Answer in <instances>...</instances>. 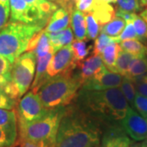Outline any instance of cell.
<instances>
[{
	"instance_id": "7bdbcfd3",
	"label": "cell",
	"mask_w": 147,
	"mask_h": 147,
	"mask_svg": "<svg viewBox=\"0 0 147 147\" xmlns=\"http://www.w3.org/2000/svg\"><path fill=\"white\" fill-rule=\"evenodd\" d=\"M140 4H141V7H146L147 0H140Z\"/></svg>"
},
{
	"instance_id": "5b68a950",
	"label": "cell",
	"mask_w": 147,
	"mask_h": 147,
	"mask_svg": "<svg viewBox=\"0 0 147 147\" xmlns=\"http://www.w3.org/2000/svg\"><path fill=\"white\" fill-rule=\"evenodd\" d=\"M37 25L10 21L0 30V55L13 63L26 51L30 40L42 30Z\"/></svg>"
},
{
	"instance_id": "9a60e30c",
	"label": "cell",
	"mask_w": 147,
	"mask_h": 147,
	"mask_svg": "<svg viewBox=\"0 0 147 147\" xmlns=\"http://www.w3.org/2000/svg\"><path fill=\"white\" fill-rule=\"evenodd\" d=\"M70 15L71 14L64 7L57 8L47 21L45 31L47 33H54L69 26Z\"/></svg>"
},
{
	"instance_id": "7a4b0ae2",
	"label": "cell",
	"mask_w": 147,
	"mask_h": 147,
	"mask_svg": "<svg viewBox=\"0 0 147 147\" xmlns=\"http://www.w3.org/2000/svg\"><path fill=\"white\" fill-rule=\"evenodd\" d=\"M76 99L79 108L104 126L121 122L129 108L127 100L119 88L105 90L81 88Z\"/></svg>"
},
{
	"instance_id": "ba28073f",
	"label": "cell",
	"mask_w": 147,
	"mask_h": 147,
	"mask_svg": "<svg viewBox=\"0 0 147 147\" xmlns=\"http://www.w3.org/2000/svg\"><path fill=\"white\" fill-rule=\"evenodd\" d=\"M47 110L48 109L42 105L38 94L31 91L19 100L16 118L18 121L30 123L40 119L47 113Z\"/></svg>"
},
{
	"instance_id": "44dd1931",
	"label": "cell",
	"mask_w": 147,
	"mask_h": 147,
	"mask_svg": "<svg viewBox=\"0 0 147 147\" xmlns=\"http://www.w3.org/2000/svg\"><path fill=\"white\" fill-rule=\"evenodd\" d=\"M147 73V55L136 57L129 65L128 71L126 76L129 79H134L136 77L143 75Z\"/></svg>"
},
{
	"instance_id": "74e56055",
	"label": "cell",
	"mask_w": 147,
	"mask_h": 147,
	"mask_svg": "<svg viewBox=\"0 0 147 147\" xmlns=\"http://www.w3.org/2000/svg\"><path fill=\"white\" fill-rule=\"evenodd\" d=\"M16 101L6 95L3 92L0 91V109L4 110H13Z\"/></svg>"
},
{
	"instance_id": "83f0119b",
	"label": "cell",
	"mask_w": 147,
	"mask_h": 147,
	"mask_svg": "<svg viewBox=\"0 0 147 147\" xmlns=\"http://www.w3.org/2000/svg\"><path fill=\"white\" fill-rule=\"evenodd\" d=\"M120 86L121 91H122L123 96H125L127 102L130 103L133 106L134 98H135L136 94H137V90H136L135 85L133 84L132 80L129 78H127V77L123 76Z\"/></svg>"
},
{
	"instance_id": "6da1fadb",
	"label": "cell",
	"mask_w": 147,
	"mask_h": 147,
	"mask_svg": "<svg viewBox=\"0 0 147 147\" xmlns=\"http://www.w3.org/2000/svg\"><path fill=\"white\" fill-rule=\"evenodd\" d=\"M103 126L77 105L65 107L54 147H98Z\"/></svg>"
},
{
	"instance_id": "e0dca14e",
	"label": "cell",
	"mask_w": 147,
	"mask_h": 147,
	"mask_svg": "<svg viewBox=\"0 0 147 147\" xmlns=\"http://www.w3.org/2000/svg\"><path fill=\"white\" fill-rule=\"evenodd\" d=\"M53 52H50L45 56L38 57L37 61V67H36V73L34 79L33 80V84L31 86L32 92L37 93V92L40 88V87L44 84L47 79H49L47 77V69L49 62L52 59V57L53 55Z\"/></svg>"
},
{
	"instance_id": "8992f818",
	"label": "cell",
	"mask_w": 147,
	"mask_h": 147,
	"mask_svg": "<svg viewBox=\"0 0 147 147\" xmlns=\"http://www.w3.org/2000/svg\"><path fill=\"white\" fill-rule=\"evenodd\" d=\"M36 56L32 52L22 53L12 64L11 82L16 88L21 97L30 88L34 80Z\"/></svg>"
},
{
	"instance_id": "f1b7e54d",
	"label": "cell",
	"mask_w": 147,
	"mask_h": 147,
	"mask_svg": "<svg viewBox=\"0 0 147 147\" xmlns=\"http://www.w3.org/2000/svg\"><path fill=\"white\" fill-rule=\"evenodd\" d=\"M87 25V37L89 39H96L100 31V26L92 12L85 13Z\"/></svg>"
},
{
	"instance_id": "d6a6232c",
	"label": "cell",
	"mask_w": 147,
	"mask_h": 147,
	"mask_svg": "<svg viewBox=\"0 0 147 147\" xmlns=\"http://www.w3.org/2000/svg\"><path fill=\"white\" fill-rule=\"evenodd\" d=\"M114 42L113 37L107 35L105 33L100 32V34L95 39L94 47H93V54L101 55L104 49L107 47L110 42Z\"/></svg>"
},
{
	"instance_id": "7402d4cb",
	"label": "cell",
	"mask_w": 147,
	"mask_h": 147,
	"mask_svg": "<svg viewBox=\"0 0 147 147\" xmlns=\"http://www.w3.org/2000/svg\"><path fill=\"white\" fill-rule=\"evenodd\" d=\"M126 25L125 21L119 16H115L111 21L100 27V31L111 37H117L123 30Z\"/></svg>"
},
{
	"instance_id": "4dcf8cb0",
	"label": "cell",
	"mask_w": 147,
	"mask_h": 147,
	"mask_svg": "<svg viewBox=\"0 0 147 147\" xmlns=\"http://www.w3.org/2000/svg\"><path fill=\"white\" fill-rule=\"evenodd\" d=\"M132 24L134 26L135 30L138 37V39L143 43H147V24L141 16L135 13L132 19Z\"/></svg>"
},
{
	"instance_id": "b9f144b4",
	"label": "cell",
	"mask_w": 147,
	"mask_h": 147,
	"mask_svg": "<svg viewBox=\"0 0 147 147\" xmlns=\"http://www.w3.org/2000/svg\"><path fill=\"white\" fill-rule=\"evenodd\" d=\"M141 16L144 19V21H146L147 24V8L145 9L144 11H142V12H141Z\"/></svg>"
},
{
	"instance_id": "3957f363",
	"label": "cell",
	"mask_w": 147,
	"mask_h": 147,
	"mask_svg": "<svg viewBox=\"0 0 147 147\" xmlns=\"http://www.w3.org/2000/svg\"><path fill=\"white\" fill-rule=\"evenodd\" d=\"M82 83L73 71L50 78L37 92L42 105L48 110L69 105L78 94Z\"/></svg>"
},
{
	"instance_id": "bcb514c9",
	"label": "cell",
	"mask_w": 147,
	"mask_h": 147,
	"mask_svg": "<svg viewBox=\"0 0 147 147\" xmlns=\"http://www.w3.org/2000/svg\"><path fill=\"white\" fill-rule=\"evenodd\" d=\"M130 147H140V145H138V144H134V145H132V146H130Z\"/></svg>"
},
{
	"instance_id": "7c38bea8",
	"label": "cell",
	"mask_w": 147,
	"mask_h": 147,
	"mask_svg": "<svg viewBox=\"0 0 147 147\" xmlns=\"http://www.w3.org/2000/svg\"><path fill=\"white\" fill-rule=\"evenodd\" d=\"M100 142L101 147H130L131 145L129 137L117 123L105 126Z\"/></svg>"
},
{
	"instance_id": "484cf974",
	"label": "cell",
	"mask_w": 147,
	"mask_h": 147,
	"mask_svg": "<svg viewBox=\"0 0 147 147\" xmlns=\"http://www.w3.org/2000/svg\"><path fill=\"white\" fill-rule=\"evenodd\" d=\"M71 47L73 50L74 59L77 65V67H79L80 63L84 60L88 54H89L90 47H88L87 42L84 40H76L73 41L71 43Z\"/></svg>"
},
{
	"instance_id": "5bb4252c",
	"label": "cell",
	"mask_w": 147,
	"mask_h": 147,
	"mask_svg": "<svg viewBox=\"0 0 147 147\" xmlns=\"http://www.w3.org/2000/svg\"><path fill=\"white\" fill-rule=\"evenodd\" d=\"M26 51L34 53L37 58L43 57L50 52H53L48 33L45 31V30H41L36 33L30 40Z\"/></svg>"
},
{
	"instance_id": "4316f807",
	"label": "cell",
	"mask_w": 147,
	"mask_h": 147,
	"mask_svg": "<svg viewBox=\"0 0 147 147\" xmlns=\"http://www.w3.org/2000/svg\"><path fill=\"white\" fill-rule=\"evenodd\" d=\"M28 4L35 7L41 11V12L43 13L49 19L53 13L57 9V6L53 2L47 1V0H25Z\"/></svg>"
},
{
	"instance_id": "52a82bcc",
	"label": "cell",
	"mask_w": 147,
	"mask_h": 147,
	"mask_svg": "<svg viewBox=\"0 0 147 147\" xmlns=\"http://www.w3.org/2000/svg\"><path fill=\"white\" fill-rule=\"evenodd\" d=\"M10 21L21 22L29 25L45 26L49 18L35 7L28 4L25 0H9Z\"/></svg>"
},
{
	"instance_id": "f907efd6",
	"label": "cell",
	"mask_w": 147,
	"mask_h": 147,
	"mask_svg": "<svg viewBox=\"0 0 147 147\" xmlns=\"http://www.w3.org/2000/svg\"><path fill=\"white\" fill-rule=\"evenodd\" d=\"M0 91H2V90H1V88H0Z\"/></svg>"
},
{
	"instance_id": "ffe728a7",
	"label": "cell",
	"mask_w": 147,
	"mask_h": 147,
	"mask_svg": "<svg viewBox=\"0 0 147 147\" xmlns=\"http://www.w3.org/2000/svg\"><path fill=\"white\" fill-rule=\"evenodd\" d=\"M122 50L120 45L116 42H110L101 53V58L105 66L112 72H116L115 63L119 53Z\"/></svg>"
},
{
	"instance_id": "8fae6325",
	"label": "cell",
	"mask_w": 147,
	"mask_h": 147,
	"mask_svg": "<svg viewBox=\"0 0 147 147\" xmlns=\"http://www.w3.org/2000/svg\"><path fill=\"white\" fill-rule=\"evenodd\" d=\"M123 76L115 73L105 67L99 73L96 74L83 84L82 88L85 90H105L120 86Z\"/></svg>"
},
{
	"instance_id": "ab89813d",
	"label": "cell",
	"mask_w": 147,
	"mask_h": 147,
	"mask_svg": "<svg viewBox=\"0 0 147 147\" xmlns=\"http://www.w3.org/2000/svg\"><path fill=\"white\" fill-rule=\"evenodd\" d=\"M95 0H79L75 7L78 10L83 11L84 13L91 12L94 5Z\"/></svg>"
},
{
	"instance_id": "d590c367",
	"label": "cell",
	"mask_w": 147,
	"mask_h": 147,
	"mask_svg": "<svg viewBox=\"0 0 147 147\" xmlns=\"http://www.w3.org/2000/svg\"><path fill=\"white\" fill-rule=\"evenodd\" d=\"M133 106L143 117L147 118V96L137 93L134 98Z\"/></svg>"
},
{
	"instance_id": "d4e9b609",
	"label": "cell",
	"mask_w": 147,
	"mask_h": 147,
	"mask_svg": "<svg viewBox=\"0 0 147 147\" xmlns=\"http://www.w3.org/2000/svg\"><path fill=\"white\" fill-rule=\"evenodd\" d=\"M135 57H136V56L122 49L119 53L118 58L116 60V72L120 74L123 76H126L131 61Z\"/></svg>"
},
{
	"instance_id": "277c9868",
	"label": "cell",
	"mask_w": 147,
	"mask_h": 147,
	"mask_svg": "<svg viewBox=\"0 0 147 147\" xmlns=\"http://www.w3.org/2000/svg\"><path fill=\"white\" fill-rule=\"evenodd\" d=\"M65 107L51 109L40 119L30 123L18 121L20 141L43 142L54 147L60 122Z\"/></svg>"
},
{
	"instance_id": "681fc988",
	"label": "cell",
	"mask_w": 147,
	"mask_h": 147,
	"mask_svg": "<svg viewBox=\"0 0 147 147\" xmlns=\"http://www.w3.org/2000/svg\"><path fill=\"white\" fill-rule=\"evenodd\" d=\"M53 1H57V2L58 0H53Z\"/></svg>"
},
{
	"instance_id": "ac0fdd59",
	"label": "cell",
	"mask_w": 147,
	"mask_h": 147,
	"mask_svg": "<svg viewBox=\"0 0 147 147\" xmlns=\"http://www.w3.org/2000/svg\"><path fill=\"white\" fill-rule=\"evenodd\" d=\"M48 34L54 53L61 47L70 45L74 41V34L69 26L60 31L48 33Z\"/></svg>"
},
{
	"instance_id": "d6986e66",
	"label": "cell",
	"mask_w": 147,
	"mask_h": 147,
	"mask_svg": "<svg viewBox=\"0 0 147 147\" xmlns=\"http://www.w3.org/2000/svg\"><path fill=\"white\" fill-rule=\"evenodd\" d=\"M71 26L73 29L74 34L78 40H85L87 38V25L85 13L74 8L71 12Z\"/></svg>"
},
{
	"instance_id": "30bf717a",
	"label": "cell",
	"mask_w": 147,
	"mask_h": 147,
	"mask_svg": "<svg viewBox=\"0 0 147 147\" xmlns=\"http://www.w3.org/2000/svg\"><path fill=\"white\" fill-rule=\"evenodd\" d=\"M120 125L132 140L141 142L147 139V118L141 115L131 107L128 108Z\"/></svg>"
},
{
	"instance_id": "f546056e",
	"label": "cell",
	"mask_w": 147,
	"mask_h": 147,
	"mask_svg": "<svg viewBox=\"0 0 147 147\" xmlns=\"http://www.w3.org/2000/svg\"><path fill=\"white\" fill-rule=\"evenodd\" d=\"M12 64L7 58L0 55V88L11 80Z\"/></svg>"
},
{
	"instance_id": "60d3db41",
	"label": "cell",
	"mask_w": 147,
	"mask_h": 147,
	"mask_svg": "<svg viewBox=\"0 0 147 147\" xmlns=\"http://www.w3.org/2000/svg\"><path fill=\"white\" fill-rule=\"evenodd\" d=\"M78 1L79 0H58L57 3L61 6V7H64L65 9H66L71 14L72 11L74 8V6Z\"/></svg>"
},
{
	"instance_id": "4fadbf2b",
	"label": "cell",
	"mask_w": 147,
	"mask_h": 147,
	"mask_svg": "<svg viewBox=\"0 0 147 147\" xmlns=\"http://www.w3.org/2000/svg\"><path fill=\"white\" fill-rule=\"evenodd\" d=\"M105 67L100 55L93 54L85 61H83L78 67L80 69V71L77 74L82 85L84 82H86L96 74L99 73Z\"/></svg>"
},
{
	"instance_id": "603a6c76",
	"label": "cell",
	"mask_w": 147,
	"mask_h": 147,
	"mask_svg": "<svg viewBox=\"0 0 147 147\" xmlns=\"http://www.w3.org/2000/svg\"><path fill=\"white\" fill-rule=\"evenodd\" d=\"M121 48L136 57L147 55V46L138 39H128L119 42Z\"/></svg>"
},
{
	"instance_id": "2e32d148",
	"label": "cell",
	"mask_w": 147,
	"mask_h": 147,
	"mask_svg": "<svg viewBox=\"0 0 147 147\" xmlns=\"http://www.w3.org/2000/svg\"><path fill=\"white\" fill-rule=\"evenodd\" d=\"M100 26L105 25L115 16V8L105 0H95L94 5L91 11Z\"/></svg>"
},
{
	"instance_id": "9c48e42d",
	"label": "cell",
	"mask_w": 147,
	"mask_h": 147,
	"mask_svg": "<svg viewBox=\"0 0 147 147\" xmlns=\"http://www.w3.org/2000/svg\"><path fill=\"white\" fill-rule=\"evenodd\" d=\"M75 68H77V65L74 59L73 50L70 44L60 48L53 53L46 74L47 78L50 79L59 74L74 71Z\"/></svg>"
},
{
	"instance_id": "ee69618b",
	"label": "cell",
	"mask_w": 147,
	"mask_h": 147,
	"mask_svg": "<svg viewBox=\"0 0 147 147\" xmlns=\"http://www.w3.org/2000/svg\"><path fill=\"white\" fill-rule=\"evenodd\" d=\"M0 3L6 5H9V0H0Z\"/></svg>"
},
{
	"instance_id": "1f68e13d",
	"label": "cell",
	"mask_w": 147,
	"mask_h": 147,
	"mask_svg": "<svg viewBox=\"0 0 147 147\" xmlns=\"http://www.w3.org/2000/svg\"><path fill=\"white\" fill-rule=\"evenodd\" d=\"M113 39L115 42H118V43H119L122 41H124V40H128V39H138L135 28L132 24V21H127L125 27L122 33L119 36L113 37Z\"/></svg>"
},
{
	"instance_id": "cb8c5ba5",
	"label": "cell",
	"mask_w": 147,
	"mask_h": 147,
	"mask_svg": "<svg viewBox=\"0 0 147 147\" xmlns=\"http://www.w3.org/2000/svg\"><path fill=\"white\" fill-rule=\"evenodd\" d=\"M16 112L12 110L0 109V127L10 131H17Z\"/></svg>"
},
{
	"instance_id": "7dc6e473",
	"label": "cell",
	"mask_w": 147,
	"mask_h": 147,
	"mask_svg": "<svg viewBox=\"0 0 147 147\" xmlns=\"http://www.w3.org/2000/svg\"><path fill=\"white\" fill-rule=\"evenodd\" d=\"M142 145H145V146H147V139H146V140H145V141L143 142Z\"/></svg>"
},
{
	"instance_id": "8d00e7d4",
	"label": "cell",
	"mask_w": 147,
	"mask_h": 147,
	"mask_svg": "<svg viewBox=\"0 0 147 147\" xmlns=\"http://www.w3.org/2000/svg\"><path fill=\"white\" fill-rule=\"evenodd\" d=\"M137 93L147 96V73L131 79Z\"/></svg>"
},
{
	"instance_id": "e575fe53",
	"label": "cell",
	"mask_w": 147,
	"mask_h": 147,
	"mask_svg": "<svg viewBox=\"0 0 147 147\" xmlns=\"http://www.w3.org/2000/svg\"><path fill=\"white\" fill-rule=\"evenodd\" d=\"M119 9L128 12H136L141 9L140 0H116Z\"/></svg>"
},
{
	"instance_id": "f6af8a7d",
	"label": "cell",
	"mask_w": 147,
	"mask_h": 147,
	"mask_svg": "<svg viewBox=\"0 0 147 147\" xmlns=\"http://www.w3.org/2000/svg\"><path fill=\"white\" fill-rule=\"evenodd\" d=\"M105 1L109 3H116V0H105Z\"/></svg>"
},
{
	"instance_id": "836d02e7",
	"label": "cell",
	"mask_w": 147,
	"mask_h": 147,
	"mask_svg": "<svg viewBox=\"0 0 147 147\" xmlns=\"http://www.w3.org/2000/svg\"><path fill=\"white\" fill-rule=\"evenodd\" d=\"M17 131L6 130L0 127V147H12L16 141Z\"/></svg>"
},
{
	"instance_id": "f35d334b",
	"label": "cell",
	"mask_w": 147,
	"mask_h": 147,
	"mask_svg": "<svg viewBox=\"0 0 147 147\" xmlns=\"http://www.w3.org/2000/svg\"><path fill=\"white\" fill-rule=\"evenodd\" d=\"M10 15V5H6L0 3V30L8 22Z\"/></svg>"
},
{
	"instance_id": "c3c4849f",
	"label": "cell",
	"mask_w": 147,
	"mask_h": 147,
	"mask_svg": "<svg viewBox=\"0 0 147 147\" xmlns=\"http://www.w3.org/2000/svg\"><path fill=\"white\" fill-rule=\"evenodd\" d=\"M141 147H147L146 146H145V145H142V146Z\"/></svg>"
}]
</instances>
